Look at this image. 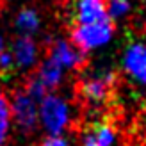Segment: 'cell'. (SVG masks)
I'll return each mask as SVG.
<instances>
[{"instance_id": "obj_1", "label": "cell", "mask_w": 146, "mask_h": 146, "mask_svg": "<svg viewBox=\"0 0 146 146\" xmlns=\"http://www.w3.org/2000/svg\"><path fill=\"white\" fill-rule=\"evenodd\" d=\"M114 82H116L114 70L107 68V66L91 68L78 82V96L86 104L98 107L111 96Z\"/></svg>"}, {"instance_id": "obj_3", "label": "cell", "mask_w": 146, "mask_h": 146, "mask_svg": "<svg viewBox=\"0 0 146 146\" xmlns=\"http://www.w3.org/2000/svg\"><path fill=\"white\" fill-rule=\"evenodd\" d=\"M114 34L112 20H104L89 25H75L71 29V43L82 52L100 48L111 41Z\"/></svg>"}, {"instance_id": "obj_11", "label": "cell", "mask_w": 146, "mask_h": 146, "mask_svg": "<svg viewBox=\"0 0 146 146\" xmlns=\"http://www.w3.org/2000/svg\"><path fill=\"white\" fill-rule=\"evenodd\" d=\"M14 23H16V29L23 34V36H29L36 32L41 25V20H39V14L36 13L34 9L31 7H27V9H21L18 14H16V20H14Z\"/></svg>"}, {"instance_id": "obj_10", "label": "cell", "mask_w": 146, "mask_h": 146, "mask_svg": "<svg viewBox=\"0 0 146 146\" xmlns=\"http://www.w3.org/2000/svg\"><path fill=\"white\" fill-rule=\"evenodd\" d=\"M62 71L64 70L61 66H57L52 59H46V61L41 62V66L38 68V71H36L32 77L48 91V89H54V87H57V86L61 84Z\"/></svg>"}, {"instance_id": "obj_13", "label": "cell", "mask_w": 146, "mask_h": 146, "mask_svg": "<svg viewBox=\"0 0 146 146\" xmlns=\"http://www.w3.org/2000/svg\"><path fill=\"white\" fill-rule=\"evenodd\" d=\"M107 4V14L111 20L121 18L130 11V0H105Z\"/></svg>"}, {"instance_id": "obj_9", "label": "cell", "mask_w": 146, "mask_h": 146, "mask_svg": "<svg viewBox=\"0 0 146 146\" xmlns=\"http://www.w3.org/2000/svg\"><path fill=\"white\" fill-rule=\"evenodd\" d=\"M11 55L14 59V66L20 70H27L38 59V45L29 36H20L11 46Z\"/></svg>"}, {"instance_id": "obj_2", "label": "cell", "mask_w": 146, "mask_h": 146, "mask_svg": "<svg viewBox=\"0 0 146 146\" xmlns=\"http://www.w3.org/2000/svg\"><path fill=\"white\" fill-rule=\"evenodd\" d=\"M38 118L41 119L43 128L52 135H59L70 123V105L68 102L57 96V94H46L39 102Z\"/></svg>"}, {"instance_id": "obj_14", "label": "cell", "mask_w": 146, "mask_h": 146, "mask_svg": "<svg viewBox=\"0 0 146 146\" xmlns=\"http://www.w3.org/2000/svg\"><path fill=\"white\" fill-rule=\"evenodd\" d=\"M14 70H16V66H14V59H13L11 52L2 50L0 52V75L4 78H9Z\"/></svg>"}, {"instance_id": "obj_5", "label": "cell", "mask_w": 146, "mask_h": 146, "mask_svg": "<svg viewBox=\"0 0 146 146\" xmlns=\"http://www.w3.org/2000/svg\"><path fill=\"white\" fill-rule=\"evenodd\" d=\"M70 16L75 25H89L104 20H111L107 14L105 0H73Z\"/></svg>"}, {"instance_id": "obj_15", "label": "cell", "mask_w": 146, "mask_h": 146, "mask_svg": "<svg viewBox=\"0 0 146 146\" xmlns=\"http://www.w3.org/2000/svg\"><path fill=\"white\" fill-rule=\"evenodd\" d=\"M41 146H70V144L64 141L62 137H59V135H52V137H48L46 141H43Z\"/></svg>"}, {"instance_id": "obj_12", "label": "cell", "mask_w": 146, "mask_h": 146, "mask_svg": "<svg viewBox=\"0 0 146 146\" xmlns=\"http://www.w3.org/2000/svg\"><path fill=\"white\" fill-rule=\"evenodd\" d=\"M9 127H11V104L5 94L0 91V146H4L7 141Z\"/></svg>"}, {"instance_id": "obj_7", "label": "cell", "mask_w": 146, "mask_h": 146, "mask_svg": "<svg viewBox=\"0 0 146 146\" xmlns=\"http://www.w3.org/2000/svg\"><path fill=\"white\" fill-rule=\"evenodd\" d=\"M123 68L135 82L146 84V43H132L125 50Z\"/></svg>"}, {"instance_id": "obj_16", "label": "cell", "mask_w": 146, "mask_h": 146, "mask_svg": "<svg viewBox=\"0 0 146 146\" xmlns=\"http://www.w3.org/2000/svg\"><path fill=\"white\" fill-rule=\"evenodd\" d=\"M2 50H4V38L0 36V52H2Z\"/></svg>"}, {"instance_id": "obj_4", "label": "cell", "mask_w": 146, "mask_h": 146, "mask_svg": "<svg viewBox=\"0 0 146 146\" xmlns=\"http://www.w3.org/2000/svg\"><path fill=\"white\" fill-rule=\"evenodd\" d=\"M11 116L21 132H32L38 125V102L25 89H18L11 102Z\"/></svg>"}, {"instance_id": "obj_8", "label": "cell", "mask_w": 146, "mask_h": 146, "mask_svg": "<svg viewBox=\"0 0 146 146\" xmlns=\"http://www.w3.org/2000/svg\"><path fill=\"white\" fill-rule=\"evenodd\" d=\"M114 141L116 132L105 121L89 123L80 134V146H112Z\"/></svg>"}, {"instance_id": "obj_6", "label": "cell", "mask_w": 146, "mask_h": 146, "mask_svg": "<svg viewBox=\"0 0 146 146\" xmlns=\"http://www.w3.org/2000/svg\"><path fill=\"white\" fill-rule=\"evenodd\" d=\"M48 59H52L62 70H75L86 64V52L66 39H57L48 50Z\"/></svg>"}]
</instances>
